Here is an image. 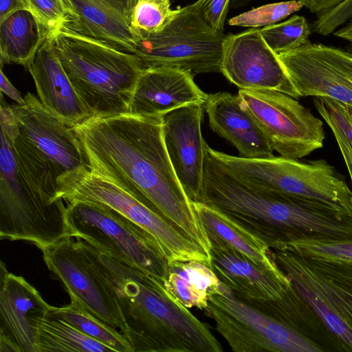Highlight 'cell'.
Wrapping results in <instances>:
<instances>
[{"instance_id":"cell-1","label":"cell","mask_w":352,"mask_h":352,"mask_svg":"<svg viewBox=\"0 0 352 352\" xmlns=\"http://www.w3.org/2000/svg\"><path fill=\"white\" fill-rule=\"evenodd\" d=\"M163 117L129 113L91 118L72 128L91 171L144 201L211 258L207 233L168 157Z\"/></svg>"},{"instance_id":"cell-2","label":"cell","mask_w":352,"mask_h":352,"mask_svg":"<svg viewBox=\"0 0 352 352\" xmlns=\"http://www.w3.org/2000/svg\"><path fill=\"white\" fill-rule=\"evenodd\" d=\"M199 202L220 211L270 248L299 240L328 239L336 226L330 206L245 183L210 153L206 142Z\"/></svg>"},{"instance_id":"cell-3","label":"cell","mask_w":352,"mask_h":352,"mask_svg":"<svg viewBox=\"0 0 352 352\" xmlns=\"http://www.w3.org/2000/svg\"><path fill=\"white\" fill-rule=\"evenodd\" d=\"M116 294L122 333L133 352H221L208 325L195 317L163 282L97 249Z\"/></svg>"},{"instance_id":"cell-4","label":"cell","mask_w":352,"mask_h":352,"mask_svg":"<svg viewBox=\"0 0 352 352\" xmlns=\"http://www.w3.org/2000/svg\"><path fill=\"white\" fill-rule=\"evenodd\" d=\"M50 38L90 118L129 113L136 86L146 68L137 54L65 26Z\"/></svg>"},{"instance_id":"cell-5","label":"cell","mask_w":352,"mask_h":352,"mask_svg":"<svg viewBox=\"0 0 352 352\" xmlns=\"http://www.w3.org/2000/svg\"><path fill=\"white\" fill-rule=\"evenodd\" d=\"M23 104L1 100V130L12 145L17 166L35 188L57 199V179L89 162L72 126L28 93Z\"/></svg>"},{"instance_id":"cell-6","label":"cell","mask_w":352,"mask_h":352,"mask_svg":"<svg viewBox=\"0 0 352 352\" xmlns=\"http://www.w3.org/2000/svg\"><path fill=\"white\" fill-rule=\"evenodd\" d=\"M210 153L236 177L258 188L320 201L352 217V190L344 175L324 159L300 162L281 156L245 158Z\"/></svg>"},{"instance_id":"cell-7","label":"cell","mask_w":352,"mask_h":352,"mask_svg":"<svg viewBox=\"0 0 352 352\" xmlns=\"http://www.w3.org/2000/svg\"><path fill=\"white\" fill-rule=\"evenodd\" d=\"M0 239L23 240L41 250L71 236L67 205L31 184L20 171L1 130Z\"/></svg>"},{"instance_id":"cell-8","label":"cell","mask_w":352,"mask_h":352,"mask_svg":"<svg viewBox=\"0 0 352 352\" xmlns=\"http://www.w3.org/2000/svg\"><path fill=\"white\" fill-rule=\"evenodd\" d=\"M267 254L343 351L352 352V265L305 257L283 248H269Z\"/></svg>"},{"instance_id":"cell-9","label":"cell","mask_w":352,"mask_h":352,"mask_svg":"<svg viewBox=\"0 0 352 352\" xmlns=\"http://www.w3.org/2000/svg\"><path fill=\"white\" fill-rule=\"evenodd\" d=\"M56 195L66 203H98L120 212L153 237L168 263L192 260L211 268V259L199 245L144 201L88 167L60 175Z\"/></svg>"},{"instance_id":"cell-10","label":"cell","mask_w":352,"mask_h":352,"mask_svg":"<svg viewBox=\"0 0 352 352\" xmlns=\"http://www.w3.org/2000/svg\"><path fill=\"white\" fill-rule=\"evenodd\" d=\"M66 204L71 236L164 283L168 262L148 232L103 204L81 201Z\"/></svg>"},{"instance_id":"cell-11","label":"cell","mask_w":352,"mask_h":352,"mask_svg":"<svg viewBox=\"0 0 352 352\" xmlns=\"http://www.w3.org/2000/svg\"><path fill=\"white\" fill-rule=\"evenodd\" d=\"M226 38L190 4L180 8L162 31L140 35L135 54L146 67H175L194 74L221 72Z\"/></svg>"},{"instance_id":"cell-12","label":"cell","mask_w":352,"mask_h":352,"mask_svg":"<svg viewBox=\"0 0 352 352\" xmlns=\"http://www.w3.org/2000/svg\"><path fill=\"white\" fill-rule=\"evenodd\" d=\"M41 251L47 267L62 283L70 300L122 333L125 325L117 296L97 249L68 236Z\"/></svg>"},{"instance_id":"cell-13","label":"cell","mask_w":352,"mask_h":352,"mask_svg":"<svg viewBox=\"0 0 352 352\" xmlns=\"http://www.w3.org/2000/svg\"><path fill=\"white\" fill-rule=\"evenodd\" d=\"M204 311L234 351L322 352L290 327L238 298L221 282Z\"/></svg>"},{"instance_id":"cell-14","label":"cell","mask_w":352,"mask_h":352,"mask_svg":"<svg viewBox=\"0 0 352 352\" xmlns=\"http://www.w3.org/2000/svg\"><path fill=\"white\" fill-rule=\"evenodd\" d=\"M238 95L280 156L298 160L322 147V121L296 98L270 90L239 89Z\"/></svg>"},{"instance_id":"cell-15","label":"cell","mask_w":352,"mask_h":352,"mask_svg":"<svg viewBox=\"0 0 352 352\" xmlns=\"http://www.w3.org/2000/svg\"><path fill=\"white\" fill-rule=\"evenodd\" d=\"M300 97L324 96L352 107V54L321 43L276 54Z\"/></svg>"},{"instance_id":"cell-16","label":"cell","mask_w":352,"mask_h":352,"mask_svg":"<svg viewBox=\"0 0 352 352\" xmlns=\"http://www.w3.org/2000/svg\"><path fill=\"white\" fill-rule=\"evenodd\" d=\"M221 73L239 89L276 91L296 99L300 96L260 28L226 35Z\"/></svg>"},{"instance_id":"cell-17","label":"cell","mask_w":352,"mask_h":352,"mask_svg":"<svg viewBox=\"0 0 352 352\" xmlns=\"http://www.w3.org/2000/svg\"><path fill=\"white\" fill-rule=\"evenodd\" d=\"M51 307L36 288L1 262L0 352H36L37 325Z\"/></svg>"},{"instance_id":"cell-18","label":"cell","mask_w":352,"mask_h":352,"mask_svg":"<svg viewBox=\"0 0 352 352\" xmlns=\"http://www.w3.org/2000/svg\"><path fill=\"white\" fill-rule=\"evenodd\" d=\"M203 104L192 103L163 117L165 147L175 173L192 203L201 198L206 141L202 137Z\"/></svg>"},{"instance_id":"cell-19","label":"cell","mask_w":352,"mask_h":352,"mask_svg":"<svg viewBox=\"0 0 352 352\" xmlns=\"http://www.w3.org/2000/svg\"><path fill=\"white\" fill-rule=\"evenodd\" d=\"M138 0H65L68 15L63 26L135 54L138 36L131 17Z\"/></svg>"},{"instance_id":"cell-20","label":"cell","mask_w":352,"mask_h":352,"mask_svg":"<svg viewBox=\"0 0 352 352\" xmlns=\"http://www.w3.org/2000/svg\"><path fill=\"white\" fill-rule=\"evenodd\" d=\"M211 270L219 280L243 301L276 300L291 285L280 270L262 269L228 245L210 242Z\"/></svg>"},{"instance_id":"cell-21","label":"cell","mask_w":352,"mask_h":352,"mask_svg":"<svg viewBox=\"0 0 352 352\" xmlns=\"http://www.w3.org/2000/svg\"><path fill=\"white\" fill-rule=\"evenodd\" d=\"M194 75L175 67H146L136 86L129 113L164 116L189 104H204L208 94L194 82Z\"/></svg>"},{"instance_id":"cell-22","label":"cell","mask_w":352,"mask_h":352,"mask_svg":"<svg viewBox=\"0 0 352 352\" xmlns=\"http://www.w3.org/2000/svg\"><path fill=\"white\" fill-rule=\"evenodd\" d=\"M210 129L245 158L273 155L271 144L241 97L228 92L208 94L203 104Z\"/></svg>"},{"instance_id":"cell-23","label":"cell","mask_w":352,"mask_h":352,"mask_svg":"<svg viewBox=\"0 0 352 352\" xmlns=\"http://www.w3.org/2000/svg\"><path fill=\"white\" fill-rule=\"evenodd\" d=\"M27 68L34 80L39 100L56 118L71 126L90 118L50 38L45 39Z\"/></svg>"},{"instance_id":"cell-24","label":"cell","mask_w":352,"mask_h":352,"mask_svg":"<svg viewBox=\"0 0 352 352\" xmlns=\"http://www.w3.org/2000/svg\"><path fill=\"white\" fill-rule=\"evenodd\" d=\"M244 302L290 327L316 344L322 352L344 351L324 323L291 285L278 300Z\"/></svg>"},{"instance_id":"cell-25","label":"cell","mask_w":352,"mask_h":352,"mask_svg":"<svg viewBox=\"0 0 352 352\" xmlns=\"http://www.w3.org/2000/svg\"><path fill=\"white\" fill-rule=\"evenodd\" d=\"M192 204L210 242L229 245L262 269L280 270L269 256V247L263 241L217 209L201 202Z\"/></svg>"},{"instance_id":"cell-26","label":"cell","mask_w":352,"mask_h":352,"mask_svg":"<svg viewBox=\"0 0 352 352\" xmlns=\"http://www.w3.org/2000/svg\"><path fill=\"white\" fill-rule=\"evenodd\" d=\"M48 38L33 14L26 10L16 11L0 22V57L1 67L18 64L25 67Z\"/></svg>"},{"instance_id":"cell-27","label":"cell","mask_w":352,"mask_h":352,"mask_svg":"<svg viewBox=\"0 0 352 352\" xmlns=\"http://www.w3.org/2000/svg\"><path fill=\"white\" fill-rule=\"evenodd\" d=\"M164 285L168 291L187 308L204 310L211 295L221 289V281L207 265L197 261L168 263Z\"/></svg>"},{"instance_id":"cell-28","label":"cell","mask_w":352,"mask_h":352,"mask_svg":"<svg viewBox=\"0 0 352 352\" xmlns=\"http://www.w3.org/2000/svg\"><path fill=\"white\" fill-rule=\"evenodd\" d=\"M35 347L36 352L113 351L49 312L37 325Z\"/></svg>"},{"instance_id":"cell-29","label":"cell","mask_w":352,"mask_h":352,"mask_svg":"<svg viewBox=\"0 0 352 352\" xmlns=\"http://www.w3.org/2000/svg\"><path fill=\"white\" fill-rule=\"evenodd\" d=\"M49 313L102 342L113 351L133 352L131 344L120 331L95 317L74 300H70V303L63 307L52 306Z\"/></svg>"},{"instance_id":"cell-30","label":"cell","mask_w":352,"mask_h":352,"mask_svg":"<svg viewBox=\"0 0 352 352\" xmlns=\"http://www.w3.org/2000/svg\"><path fill=\"white\" fill-rule=\"evenodd\" d=\"M260 32L267 45L278 54L309 42L311 26L303 16L294 15L283 22L263 27Z\"/></svg>"},{"instance_id":"cell-31","label":"cell","mask_w":352,"mask_h":352,"mask_svg":"<svg viewBox=\"0 0 352 352\" xmlns=\"http://www.w3.org/2000/svg\"><path fill=\"white\" fill-rule=\"evenodd\" d=\"M180 8H170V0H138L131 25L138 36L162 31L177 15Z\"/></svg>"},{"instance_id":"cell-32","label":"cell","mask_w":352,"mask_h":352,"mask_svg":"<svg viewBox=\"0 0 352 352\" xmlns=\"http://www.w3.org/2000/svg\"><path fill=\"white\" fill-rule=\"evenodd\" d=\"M276 248H283L305 257L352 265V239H305Z\"/></svg>"},{"instance_id":"cell-33","label":"cell","mask_w":352,"mask_h":352,"mask_svg":"<svg viewBox=\"0 0 352 352\" xmlns=\"http://www.w3.org/2000/svg\"><path fill=\"white\" fill-rule=\"evenodd\" d=\"M303 7L298 0L268 3L231 18L228 24L251 28L265 27L286 19Z\"/></svg>"},{"instance_id":"cell-34","label":"cell","mask_w":352,"mask_h":352,"mask_svg":"<svg viewBox=\"0 0 352 352\" xmlns=\"http://www.w3.org/2000/svg\"><path fill=\"white\" fill-rule=\"evenodd\" d=\"M25 10L30 12L52 37L61 29L67 19V8L65 0H22Z\"/></svg>"},{"instance_id":"cell-35","label":"cell","mask_w":352,"mask_h":352,"mask_svg":"<svg viewBox=\"0 0 352 352\" xmlns=\"http://www.w3.org/2000/svg\"><path fill=\"white\" fill-rule=\"evenodd\" d=\"M352 20V0H346L332 10L316 16L311 30L320 35L328 36Z\"/></svg>"},{"instance_id":"cell-36","label":"cell","mask_w":352,"mask_h":352,"mask_svg":"<svg viewBox=\"0 0 352 352\" xmlns=\"http://www.w3.org/2000/svg\"><path fill=\"white\" fill-rule=\"evenodd\" d=\"M231 0H197L192 5L214 30L223 32Z\"/></svg>"},{"instance_id":"cell-37","label":"cell","mask_w":352,"mask_h":352,"mask_svg":"<svg viewBox=\"0 0 352 352\" xmlns=\"http://www.w3.org/2000/svg\"><path fill=\"white\" fill-rule=\"evenodd\" d=\"M310 12L316 16L324 14L342 3L346 0H298Z\"/></svg>"},{"instance_id":"cell-38","label":"cell","mask_w":352,"mask_h":352,"mask_svg":"<svg viewBox=\"0 0 352 352\" xmlns=\"http://www.w3.org/2000/svg\"><path fill=\"white\" fill-rule=\"evenodd\" d=\"M1 82L0 89L1 92L4 93L9 98L12 99L16 102V104L22 105L24 104V97H22L21 93L14 87V85L10 82L6 76L4 74L1 68Z\"/></svg>"},{"instance_id":"cell-39","label":"cell","mask_w":352,"mask_h":352,"mask_svg":"<svg viewBox=\"0 0 352 352\" xmlns=\"http://www.w3.org/2000/svg\"><path fill=\"white\" fill-rule=\"evenodd\" d=\"M25 10L22 0H0V22L11 14Z\"/></svg>"},{"instance_id":"cell-40","label":"cell","mask_w":352,"mask_h":352,"mask_svg":"<svg viewBox=\"0 0 352 352\" xmlns=\"http://www.w3.org/2000/svg\"><path fill=\"white\" fill-rule=\"evenodd\" d=\"M342 155L352 184V148L350 145L343 142H338Z\"/></svg>"},{"instance_id":"cell-41","label":"cell","mask_w":352,"mask_h":352,"mask_svg":"<svg viewBox=\"0 0 352 352\" xmlns=\"http://www.w3.org/2000/svg\"><path fill=\"white\" fill-rule=\"evenodd\" d=\"M333 34L352 43V20L340 27Z\"/></svg>"},{"instance_id":"cell-42","label":"cell","mask_w":352,"mask_h":352,"mask_svg":"<svg viewBox=\"0 0 352 352\" xmlns=\"http://www.w3.org/2000/svg\"><path fill=\"white\" fill-rule=\"evenodd\" d=\"M254 1L255 0H232L230 3V7L234 9L242 8L246 6Z\"/></svg>"},{"instance_id":"cell-43","label":"cell","mask_w":352,"mask_h":352,"mask_svg":"<svg viewBox=\"0 0 352 352\" xmlns=\"http://www.w3.org/2000/svg\"><path fill=\"white\" fill-rule=\"evenodd\" d=\"M350 113H351V124H352V107H350Z\"/></svg>"}]
</instances>
